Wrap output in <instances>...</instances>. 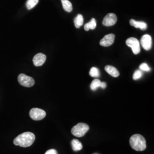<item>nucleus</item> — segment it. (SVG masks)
<instances>
[{"label": "nucleus", "mask_w": 154, "mask_h": 154, "mask_svg": "<svg viewBox=\"0 0 154 154\" xmlns=\"http://www.w3.org/2000/svg\"><path fill=\"white\" fill-rule=\"evenodd\" d=\"M130 25L136 28H139L141 30H144L147 28V25L146 22H143V21H137L131 19L130 21Z\"/></svg>", "instance_id": "9b49d317"}, {"label": "nucleus", "mask_w": 154, "mask_h": 154, "mask_svg": "<svg viewBox=\"0 0 154 154\" xmlns=\"http://www.w3.org/2000/svg\"><path fill=\"white\" fill-rule=\"evenodd\" d=\"M115 39V35L114 34H109L102 39L100 41V45L103 47L110 46L114 43Z\"/></svg>", "instance_id": "6e6552de"}, {"label": "nucleus", "mask_w": 154, "mask_h": 154, "mask_svg": "<svg viewBox=\"0 0 154 154\" xmlns=\"http://www.w3.org/2000/svg\"><path fill=\"white\" fill-rule=\"evenodd\" d=\"M35 139V135L32 132H23L14 139L13 143L16 146H19L22 147H28L33 144Z\"/></svg>", "instance_id": "f257e3e1"}, {"label": "nucleus", "mask_w": 154, "mask_h": 154, "mask_svg": "<svg viewBox=\"0 0 154 154\" xmlns=\"http://www.w3.org/2000/svg\"><path fill=\"white\" fill-rule=\"evenodd\" d=\"M18 81L21 85L26 88L32 87L35 83L33 78L28 76L24 74H21L18 75Z\"/></svg>", "instance_id": "20e7f679"}, {"label": "nucleus", "mask_w": 154, "mask_h": 154, "mask_svg": "<svg viewBox=\"0 0 154 154\" xmlns=\"http://www.w3.org/2000/svg\"><path fill=\"white\" fill-rule=\"evenodd\" d=\"M83 21H84V20H83L82 15V14H78L77 16L75 18L74 21L75 26L77 28H80L82 25Z\"/></svg>", "instance_id": "dca6fc26"}, {"label": "nucleus", "mask_w": 154, "mask_h": 154, "mask_svg": "<svg viewBox=\"0 0 154 154\" xmlns=\"http://www.w3.org/2000/svg\"><path fill=\"white\" fill-rule=\"evenodd\" d=\"M117 21V17L114 13H109L107 14L103 18L102 23L106 26H111L116 24Z\"/></svg>", "instance_id": "0eeeda50"}, {"label": "nucleus", "mask_w": 154, "mask_h": 154, "mask_svg": "<svg viewBox=\"0 0 154 154\" xmlns=\"http://www.w3.org/2000/svg\"><path fill=\"white\" fill-rule=\"evenodd\" d=\"M140 43L143 48L146 50L151 49L152 47V38L149 34H145L142 37L140 40Z\"/></svg>", "instance_id": "1a4fd4ad"}, {"label": "nucleus", "mask_w": 154, "mask_h": 154, "mask_svg": "<svg viewBox=\"0 0 154 154\" xmlns=\"http://www.w3.org/2000/svg\"><path fill=\"white\" fill-rule=\"evenodd\" d=\"M100 85H101L100 81L98 79H95L93 80V82L91 83L90 88H91L92 90L95 91L98 88L100 87Z\"/></svg>", "instance_id": "f3484780"}, {"label": "nucleus", "mask_w": 154, "mask_h": 154, "mask_svg": "<svg viewBox=\"0 0 154 154\" xmlns=\"http://www.w3.org/2000/svg\"><path fill=\"white\" fill-rule=\"evenodd\" d=\"M130 144L132 149L137 151H142L146 149V139L140 134H134L130 139Z\"/></svg>", "instance_id": "f03ea898"}, {"label": "nucleus", "mask_w": 154, "mask_h": 154, "mask_svg": "<svg viewBox=\"0 0 154 154\" xmlns=\"http://www.w3.org/2000/svg\"><path fill=\"white\" fill-rule=\"evenodd\" d=\"M29 115L34 121H41L46 116V113L44 110L41 109L33 108L30 111Z\"/></svg>", "instance_id": "39448f33"}, {"label": "nucleus", "mask_w": 154, "mask_h": 154, "mask_svg": "<svg viewBox=\"0 0 154 154\" xmlns=\"http://www.w3.org/2000/svg\"><path fill=\"white\" fill-rule=\"evenodd\" d=\"M96 26H97L96 20L95 18H92L90 22L85 25L84 29L86 31H88L90 29H92V30L95 29Z\"/></svg>", "instance_id": "4468645a"}, {"label": "nucleus", "mask_w": 154, "mask_h": 154, "mask_svg": "<svg viewBox=\"0 0 154 154\" xmlns=\"http://www.w3.org/2000/svg\"><path fill=\"white\" fill-rule=\"evenodd\" d=\"M72 148L73 151H78L81 150L83 148L82 144L77 139H72Z\"/></svg>", "instance_id": "ddd939ff"}, {"label": "nucleus", "mask_w": 154, "mask_h": 154, "mask_svg": "<svg viewBox=\"0 0 154 154\" xmlns=\"http://www.w3.org/2000/svg\"><path fill=\"white\" fill-rule=\"evenodd\" d=\"M89 130L88 125L85 123H79L72 129V134L77 137H82Z\"/></svg>", "instance_id": "7ed1b4c3"}, {"label": "nucleus", "mask_w": 154, "mask_h": 154, "mask_svg": "<svg viewBox=\"0 0 154 154\" xmlns=\"http://www.w3.org/2000/svg\"><path fill=\"white\" fill-rule=\"evenodd\" d=\"M106 72L113 77H118L119 75V72L114 66L107 65L105 68Z\"/></svg>", "instance_id": "f8f14e48"}, {"label": "nucleus", "mask_w": 154, "mask_h": 154, "mask_svg": "<svg viewBox=\"0 0 154 154\" xmlns=\"http://www.w3.org/2000/svg\"></svg>", "instance_id": "b1692460"}, {"label": "nucleus", "mask_w": 154, "mask_h": 154, "mask_svg": "<svg viewBox=\"0 0 154 154\" xmlns=\"http://www.w3.org/2000/svg\"><path fill=\"white\" fill-rule=\"evenodd\" d=\"M90 75L92 77H99L100 73H99V70L98 69H97L95 67H93L90 70Z\"/></svg>", "instance_id": "6ab92c4d"}, {"label": "nucleus", "mask_w": 154, "mask_h": 154, "mask_svg": "<svg viewBox=\"0 0 154 154\" xmlns=\"http://www.w3.org/2000/svg\"><path fill=\"white\" fill-rule=\"evenodd\" d=\"M39 0H28L26 2V8L28 10H30L38 3Z\"/></svg>", "instance_id": "a211bd4d"}, {"label": "nucleus", "mask_w": 154, "mask_h": 154, "mask_svg": "<svg viewBox=\"0 0 154 154\" xmlns=\"http://www.w3.org/2000/svg\"><path fill=\"white\" fill-rule=\"evenodd\" d=\"M126 45L130 48H131L132 52L134 54H138L140 51V48L139 42L138 39L134 37H131L126 40Z\"/></svg>", "instance_id": "423d86ee"}, {"label": "nucleus", "mask_w": 154, "mask_h": 154, "mask_svg": "<svg viewBox=\"0 0 154 154\" xmlns=\"http://www.w3.org/2000/svg\"><path fill=\"white\" fill-rule=\"evenodd\" d=\"M142 77V72L140 70H137L133 75V79L134 80H138Z\"/></svg>", "instance_id": "aec40b11"}, {"label": "nucleus", "mask_w": 154, "mask_h": 154, "mask_svg": "<svg viewBox=\"0 0 154 154\" xmlns=\"http://www.w3.org/2000/svg\"><path fill=\"white\" fill-rule=\"evenodd\" d=\"M63 8L67 12H71L72 10V3L69 0H61Z\"/></svg>", "instance_id": "2eb2a0df"}, {"label": "nucleus", "mask_w": 154, "mask_h": 154, "mask_svg": "<svg viewBox=\"0 0 154 154\" xmlns=\"http://www.w3.org/2000/svg\"><path fill=\"white\" fill-rule=\"evenodd\" d=\"M107 86V84L105 82H101V85H100V88L103 89H105Z\"/></svg>", "instance_id": "5701e85b"}, {"label": "nucleus", "mask_w": 154, "mask_h": 154, "mask_svg": "<svg viewBox=\"0 0 154 154\" xmlns=\"http://www.w3.org/2000/svg\"><path fill=\"white\" fill-rule=\"evenodd\" d=\"M139 68L141 70L145 71V72H149L151 70L150 68L149 67V66H148V65L146 63H143L142 64H141L139 66Z\"/></svg>", "instance_id": "412c9836"}, {"label": "nucleus", "mask_w": 154, "mask_h": 154, "mask_svg": "<svg viewBox=\"0 0 154 154\" xmlns=\"http://www.w3.org/2000/svg\"><path fill=\"white\" fill-rule=\"evenodd\" d=\"M46 60V55L42 53H38L33 58V63L35 66H42Z\"/></svg>", "instance_id": "9d476101"}, {"label": "nucleus", "mask_w": 154, "mask_h": 154, "mask_svg": "<svg viewBox=\"0 0 154 154\" xmlns=\"http://www.w3.org/2000/svg\"><path fill=\"white\" fill-rule=\"evenodd\" d=\"M45 154H58L57 151L54 149H50L47 151Z\"/></svg>", "instance_id": "4be33fe9"}]
</instances>
